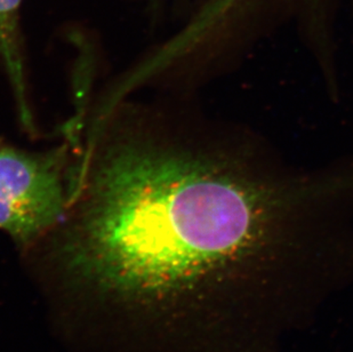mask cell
Listing matches in <instances>:
<instances>
[{
    "label": "cell",
    "mask_w": 353,
    "mask_h": 352,
    "mask_svg": "<svg viewBox=\"0 0 353 352\" xmlns=\"http://www.w3.org/2000/svg\"><path fill=\"white\" fill-rule=\"evenodd\" d=\"M83 141L53 229L71 266L127 294L165 295L301 247L352 196L343 162L295 166L253 132L172 102L120 101Z\"/></svg>",
    "instance_id": "cell-1"
},
{
    "label": "cell",
    "mask_w": 353,
    "mask_h": 352,
    "mask_svg": "<svg viewBox=\"0 0 353 352\" xmlns=\"http://www.w3.org/2000/svg\"><path fill=\"white\" fill-rule=\"evenodd\" d=\"M74 137L43 151L0 143V230L17 244L46 236L67 211Z\"/></svg>",
    "instance_id": "cell-2"
},
{
    "label": "cell",
    "mask_w": 353,
    "mask_h": 352,
    "mask_svg": "<svg viewBox=\"0 0 353 352\" xmlns=\"http://www.w3.org/2000/svg\"><path fill=\"white\" fill-rule=\"evenodd\" d=\"M257 0H207L192 20L163 47L154 50V59L163 67L188 69L213 52L221 38Z\"/></svg>",
    "instance_id": "cell-3"
},
{
    "label": "cell",
    "mask_w": 353,
    "mask_h": 352,
    "mask_svg": "<svg viewBox=\"0 0 353 352\" xmlns=\"http://www.w3.org/2000/svg\"><path fill=\"white\" fill-rule=\"evenodd\" d=\"M23 0H0V64L6 73L13 93L17 120L29 135H36L31 108L23 43L21 36L20 10Z\"/></svg>",
    "instance_id": "cell-4"
}]
</instances>
